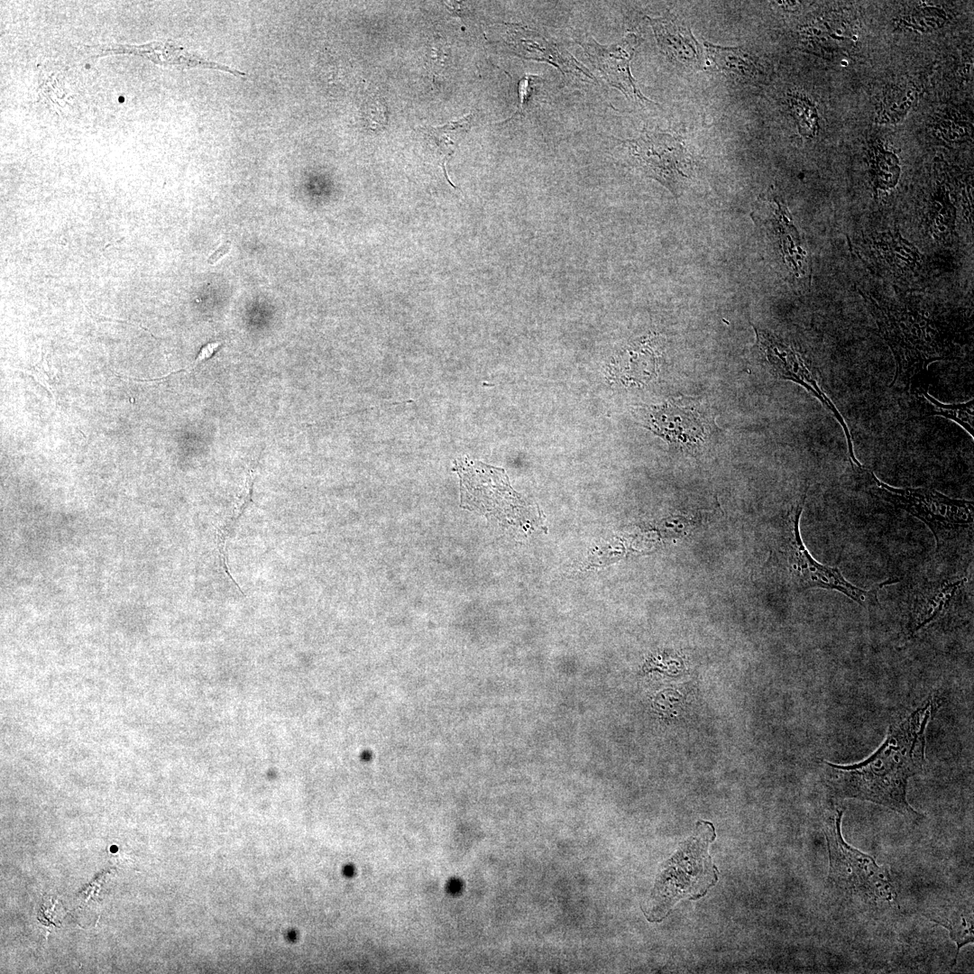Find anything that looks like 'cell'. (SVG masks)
I'll use <instances>...</instances> for the list:
<instances>
[{"label":"cell","instance_id":"cell-1","mask_svg":"<svg viewBox=\"0 0 974 974\" xmlns=\"http://www.w3.org/2000/svg\"><path fill=\"white\" fill-rule=\"evenodd\" d=\"M935 709V699L926 700L891 725L885 741L859 763L825 762L832 795L871 802L909 819H919L906 798L907 783L924 769L925 730Z\"/></svg>","mask_w":974,"mask_h":974},{"label":"cell","instance_id":"cell-2","mask_svg":"<svg viewBox=\"0 0 974 974\" xmlns=\"http://www.w3.org/2000/svg\"><path fill=\"white\" fill-rule=\"evenodd\" d=\"M807 490L808 487L780 519L774 535L771 560L783 583L797 591L811 588L834 590L863 607L876 606L878 604L879 590L897 583V580L888 579L866 590L846 580L838 567L816 561L804 545L799 531Z\"/></svg>","mask_w":974,"mask_h":974},{"label":"cell","instance_id":"cell-3","mask_svg":"<svg viewBox=\"0 0 974 974\" xmlns=\"http://www.w3.org/2000/svg\"><path fill=\"white\" fill-rule=\"evenodd\" d=\"M842 814V810L836 809L824 824L829 853L828 887L841 898L868 907L897 905V893L888 869L844 841L841 830Z\"/></svg>","mask_w":974,"mask_h":974},{"label":"cell","instance_id":"cell-4","mask_svg":"<svg viewBox=\"0 0 974 974\" xmlns=\"http://www.w3.org/2000/svg\"><path fill=\"white\" fill-rule=\"evenodd\" d=\"M872 313L896 362L891 386L916 391L928 366L946 358L928 319L889 303H874Z\"/></svg>","mask_w":974,"mask_h":974},{"label":"cell","instance_id":"cell-5","mask_svg":"<svg viewBox=\"0 0 974 974\" xmlns=\"http://www.w3.org/2000/svg\"><path fill=\"white\" fill-rule=\"evenodd\" d=\"M715 839L712 823L702 822L657 878L648 902L652 918L661 919L682 898L703 896L718 880L717 868L708 853Z\"/></svg>","mask_w":974,"mask_h":974},{"label":"cell","instance_id":"cell-6","mask_svg":"<svg viewBox=\"0 0 974 974\" xmlns=\"http://www.w3.org/2000/svg\"><path fill=\"white\" fill-rule=\"evenodd\" d=\"M869 493L922 520L932 531L937 550L973 525V502L950 498L928 488H900L880 481L864 466L854 471Z\"/></svg>","mask_w":974,"mask_h":974},{"label":"cell","instance_id":"cell-7","mask_svg":"<svg viewBox=\"0 0 974 974\" xmlns=\"http://www.w3.org/2000/svg\"><path fill=\"white\" fill-rule=\"evenodd\" d=\"M615 141L616 152L628 166L657 180L675 198L685 188L694 162L679 139L659 130H643L637 137Z\"/></svg>","mask_w":974,"mask_h":974},{"label":"cell","instance_id":"cell-8","mask_svg":"<svg viewBox=\"0 0 974 974\" xmlns=\"http://www.w3.org/2000/svg\"><path fill=\"white\" fill-rule=\"evenodd\" d=\"M455 471L460 478L463 508L477 510L504 520L524 517L526 502L510 487L503 469L461 459L455 462Z\"/></svg>","mask_w":974,"mask_h":974},{"label":"cell","instance_id":"cell-9","mask_svg":"<svg viewBox=\"0 0 974 974\" xmlns=\"http://www.w3.org/2000/svg\"><path fill=\"white\" fill-rule=\"evenodd\" d=\"M757 345L769 372L777 379L794 381L804 387L827 409L841 425L846 437L849 459L852 470L863 465L857 459L852 437L843 416L823 391L801 355L776 335L755 327Z\"/></svg>","mask_w":974,"mask_h":974},{"label":"cell","instance_id":"cell-10","mask_svg":"<svg viewBox=\"0 0 974 974\" xmlns=\"http://www.w3.org/2000/svg\"><path fill=\"white\" fill-rule=\"evenodd\" d=\"M501 40L514 55L525 60L545 61L556 67L564 75H573L588 82L596 78L569 51L556 42L549 34L518 23H499Z\"/></svg>","mask_w":974,"mask_h":974},{"label":"cell","instance_id":"cell-11","mask_svg":"<svg viewBox=\"0 0 974 974\" xmlns=\"http://www.w3.org/2000/svg\"><path fill=\"white\" fill-rule=\"evenodd\" d=\"M576 41L610 86L622 92L634 103H653L640 92L630 72V62L640 42L635 33L629 32L619 41L606 45L591 37Z\"/></svg>","mask_w":974,"mask_h":974},{"label":"cell","instance_id":"cell-12","mask_svg":"<svg viewBox=\"0 0 974 974\" xmlns=\"http://www.w3.org/2000/svg\"><path fill=\"white\" fill-rule=\"evenodd\" d=\"M647 19L659 50L668 60L689 70L704 68V50L685 23L670 14Z\"/></svg>","mask_w":974,"mask_h":974},{"label":"cell","instance_id":"cell-13","mask_svg":"<svg viewBox=\"0 0 974 974\" xmlns=\"http://www.w3.org/2000/svg\"><path fill=\"white\" fill-rule=\"evenodd\" d=\"M650 429L678 447H698L705 436V425L693 408L667 402L649 414Z\"/></svg>","mask_w":974,"mask_h":974},{"label":"cell","instance_id":"cell-14","mask_svg":"<svg viewBox=\"0 0 974 974\" xmlns=\"http://www.w3.org/2000/svg\"><path fill=\"white\" fill-rule=\"evenodd\" d=\"M966 578L950 577L926 582L912 599L906 629L910 636L941 620L960 592Z\"/></svg>","mask_w":974,"mask_h":974},{"label":"cell","instance_id":"cell-15","mask_svg":"<svg viewBox=\"0 0 974 974\" xmlns=\"http://www.w3.org/2000/svg\"><path fill=\"white\" fill-rule=\"evenodd\" d=\"M707 57L726 76L740 82L755 85L763 80L764 73L758 59L741 48L722 47L706 41Z\"/></svg>","mask_w":974,"mask_h":974},{"label":"cell","instance_id":"cell-16","mask_svg":"<svg viewBox=\"0 0 974 974\" xmlns=\"http://www.w3.org/2000/svg\"><path fill=\"white\" fill-rule=\"evenodd\" d=\"M472 120V114H467L444 125L421 128L426 135L427 147L432 161L440 164L447 181L453 187L455 186L448 179L446 164L455 153L458 142L471 126Z\"/></svg>","mask_w":974,"mask_h":974},{"label":"cell","instance_id":"cell-17","mask_svg":"<svg viewBox=\"0 0 974 974\" xmlns=\"http://www.w3.org/2000/svg\"><path fill=\"white\" fill-rule=\"evenodd\" d=\"M928 917L949 931L951 940L956 943L953 965L956 964L960 949L973 942V913L969 905H949L945 908L933 909Z\"/></svg>","mask_w":974,"mask_h":974},{"label":"cell","instance_id":"cell-18","mask_svg":"<svg viewBox=\"0 0 974 974\" xmlns=\"http://www.w3.org/2000/svg\"><path fill=\"white\" fill-rule=\"evenodd\" d=\"M924 402V416H941L962 427L974 439V400L945 404L931 396L925 387L915 392Z\"/></svg>","mask_w":974,"mask_h":974},{"label":"cell","instance_id":"cell-19","mask_svg":"<svg viewBox=\"0 0 974 974\" xmlns=\"http://www.w3.org/2000/svg\"><path fill=\"white\" fill-rule=\"evenodd\" d=\"M367 126L372 131H381L388 124V108L383 98L372 97L368 101L364 110Z\"/></svg>","mask_w":974,"mask_h":974},{"label":"cell","instance_id":"cell-20","mask_svg":"<svg viewBox=\"0 0 974 974\" xmlns=\"http://www.w3.org/2000/svg\"><path fill=\"white\" fill-rule=\"evenodd\" d=\"M541 78L539 77L529 74L525 75V77H523L519 80L518 86L519 108L510 119L524 112V110L528 106V104L532 99V96L534 95V92L539 86Z\"/></svg>","mask_w":974,"mask_h":974},{"label":"cell","instance_id":"cell-21","mask_svg":"<svg viewBox=\"0 0 974 974\" xmlns=\"http://www.w3.org/2000/svg\"><path fill=\"white\" fill-rule=\"evenodd\" d=\"M427 55V62L429 63L430 68H432V71L437 73L440 72L447 61L446 44L441 39H436V41H432Z\"/></svg>","mask_w":974,"mask_h":974},{"label":"cell","instance_id":"cell-22","mask_svg":"<svg viewBox=\"0 0 974 974\" xmlns=\"http://www.w3.org/2000/svg\"><path fill=\"white\" fill-rule=\"evenodd\" d=\"M222 345L221 342H211L201 347L190 369L210 359Z\"/></svg>","mask_w":974,"mask_h":974},{"label":"cell","instance_id":"cell-23","mask_svg":"<svg viewBox=\"0 0 974 974\" xmlns=\"http://www.w3.org/2000/svg\"><path fill=\"white\" fill-rule=\"evenodd\" d=\"M443 3L447 10L455 16L463 17L469 11L468 5L464 2L444 1Z\"/></svg>","mask_w":974,"mask_h":974},{"label":"cell","instance_id":"cell-24","mask_svg":"<svg viewBox=\"0 0 974 974\" xmlns=\"http://www.w3.org/2000/svg\"><path fill=\"white\" fill-rule=\"evenodd\" d=\"M230 246H231V242H230V241H226V242H225V243H224V244H223L222 245H220V246H219V247H218V248H217V249L216 250V252H215V253H212V254H211V255L209 256V258L207 259V262H208L209 264H214V263H216V262H217L218 260H220V259H221V258H222V257H223L224 255H225L226 253H229V251H230Z\"/></svg>","mask_w":974,"mask_h":974},{"label":"cell","instance_id":"cell-25","mask_svg":"<svg viewBox=\"0 0 974 974\" xmlns=\"http://www.w3.org/2000/svg\"><path fill=\"white\" fill-rule=\"evenodd\" d=\"M118 101H119V102H121V103H123V102L124 101V96H119V98H118Z\"/></svg>","mask_w":974,"mask_h":974}]
</instances>
